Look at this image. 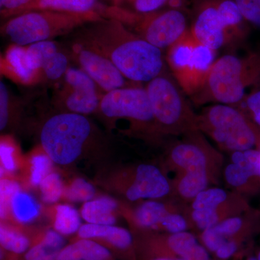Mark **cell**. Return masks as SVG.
<instances>
[{
    "instance_id": "obj_21",
    "label": "cell",
    "mask_w": 260,
    "mask_h": 260,
    "mask_svg": "<svg viewBox=\"0 0 260 260\" xmlns=\"http://www.w3.org/2000/svg\"><path fill=\"white\" fill-rule=\"evenodd\" d=\"M47 214L52 229L63 237L77 234L81 223V215L74 207L69 204L56 203L49 207Z\"/></svg>"
},
{
    "instance_id": "obj_25",
    "label": "cell",
    "mask_w": 260,
    "mask_h": 260,
    "mask_svg": "<svg viewBox=\"0 0 260 260\" xmlns=\"http://www.w3.org/2000/svg\"><path fill=\"white\" fill-rule=\"evenodd\" d=\"M60 49L57 43L51 40L34 43L25 47V59L28 68L39 77L44 64Z\"/></svg>"
},
{
    "instance_id": "obj_2",
    "label": "cell",
    "mask_w": 260,
    "mask_h": 260,
    "mask_svg": "<svg viewBox=\"0 0 260 260\" xmlns=\"http://www.w3.org/2000/svg\"><path fill=\"white\" fill-rule=\"evenodd\" d=\"M40 148L54 164L65 169L80 162L107 164L113 150L110 133L98 126L88 116L55 112L39 126Z\"/></svg>"
},
{
    "instance_id": "obj_18",
    "label": "cell",
    "mask_w": 260,
    "mask_h": 260,
    "mask_svg": "<svg viewBox=\"0 0 260 260\" xmlns=\"http://www.w3.org/2000/svg\"><path fill=\"white\" fill-rule=\"evenodd\" d=\"M43 210L37 200L23 189H19L13 195L3 221L28 225L37 220Z\"/></svg>"
},
{
    "instance_id": "obj_3",
    "label": "cell",
    "mask_w": 260,
    "mask_h": 260,
    "mask_svg": "<svg viewBox=\"0 0 260 260\" xmlns=\"http://www.w3.org/2000/svg\"><path fill=\"white\" fill-rule=\"evenodd\" d=\"M259 83V54H226L214 61L203 86L191 98L197 104L233 105L242 102L249 87Z\"/></svg>"
},
{
    "instance_id": "obj_14",
    "label": "cell",
    "mask_w": 260,
    "mask_h": 260,
    "mask_svg": "<svg viewBox=\"0 0 260 260\" xmlns=\"http://www.w3.org/2000/svg\"><path fill=\"white\" fill-rule=\"evenodd\" d=\"M46 229L1 220V260H21L25 253L40 239Z\"/></svg>"
},
{
    "instance_id": "obj_34",
    "label": "cell",
    "mask_w": 260,
    "mask_h": 260,
    "mask_svg": "<svg viewBox=\"0 0 260 260\" xmlns=\"http://www.w3.org/2000/svg\"><path fill=\"white\" fill-rule=\"evenodd\" d=\"M22 189V185L17 179L13 178L1 177L0 180V213L1 220H3L8 213L10 200L13 195L19 189Z\"/></svg>"
},
{
    "instance_id": "obj_36",
    "label": "cell",
    "mask_w": 260,
    "mask_h": 260,
    "mask_svg": "<svg viewBox=\"0 0 260 260\" xmlns=\"http://www.w3.org/2000/svg\"><path fill=\"white\" fill-rule=\"evenodd\" d=\"M191 216L198 227L203 231L215 226L219 223V215L217 208L194 210Z\"/></svg>"
},
{
    "instance_id": "obj_27",
    "label": "cell",
    "mask_w": 260,
    "mask_h": 260,
    "mask_svg": "<svg viewBox=\"0 0 260 260\" xmlns=\"http://www.w3.org/2000/svg\"><path fill=\"white\" fill-rule=\"evenodd\" d=\"M1 177L15 179L18 172H21L25 160L19 156L16 148L8 141L2 140L0 146Z\"/></svg>"
},
{
    "instance_id": "obj_47",
    "label": "cell",
    "mask_w": 260,
    "mask_h": 260,
    "mask_svg": "<svg viewBox=\"0 0 260 260\" xmlns=\"http://www.w3.org/2000/svg\"><path fill=\"white\" fill-rule=\"evenodd\" d=\"M247 260H258L257 258L255 256H251V257L248 258Z\"/></svg>"
},
{
    "instance_id": "obj_48",
    "label": "cell",
    "mask_w": 260,
    "mask_h": 260,
    "mask_svg": "<svg viewBox=\"0 0 260 260\" xmlns=\"http://www.w3.org/2000/svg\"><path fill=\"white\" fill-rule=\"evenodd\" d=\"M257 259L260 260V252L259 253V254H258Z\"/></svg>"
},
{
    "instance_id": "obj_40",
    "label": "cell",
    "mask_w": 260,
    "mask_h": 260,
    "mask_svg": "<svg viewBox=\"0 0 260 260\" xmlns=\"http://www.w3.org/2000/svg\"><path fill=\"white\" fill-rule=\"evenodd\" d=\"M202 239L205 247L213 252L218 250V248L227 240V239L222 237L214 227L203 231Z\"/></svg>"
},
{
    "instance_id": "obj_35",
    "label": "cell",
    "mask_w": 260,
    "mask_h": 260,
    "mask_svg": "<svg viewBox=\"0 0 260 260\" xmlns=\"http://www.w3.org/2000/svg\"><path fill=\"white\" fill-rule=\"evenodd\" d=\"M247 23L260 29V0H234Z\"/></svg>"
},
{
    "instance_id": "obj_42",
    "label": "cell",
    "mask_w": 260,
    "mask_h": 260,
    "mask_svg": "<svg viewBox=\"0 0 260 260\" xmlns=\"http://www.w3.org/2000/svg\"><path fill=\"white\" fill-rule=\"evenodd\" d=\"M238 249L237 242L233 239H227L215 251L217 257L220 259H227L235 254Z\"/></svg>"
},
{
    "instance_id": "obj_11",
    "label": "cell",
    "mask_w": 260,
    "mask_h": 260,
    "mask_svg": "<svg viewBox=\"0 0 260 260\" xmlns=\"http://www.w3.org/2000/svg\"><path fill=\"white\" fill-rule=\"evenodd\" d=\"M66 51L70 59L78 63L80 69L83 70L105 93L126 87L127 79L102 53L75 42Z\"/></svg>"
},
{
    "instance_id": "obj_20",
    "label": "cell",
    "mask_w": 260,
    "mask_h": 260,
    "mask_svg": "<svg viewBox=\"0 0 260 260\" xmlns=\"http://www.w3.org/2000/svg\"><path fill=\"white\" fill-rule=\"evenodd\" d=\"M171 158L186 172L207 170L208 158L204 149L195 143H180L172 149Z\"/></svg>"
},
{
    "instance_id": "obj_7",
    "label": "cell",
    "mask_w": 260,
    "mask_h": 260,
    "mask_svg": "<svg viewBox=\"0 0 260 260\" xmlns=\"http://www.w3.org/2000/svg\"><path fill=\"white\" fill-rule=\"evenodd\" d=\"M197 127L234 152L250 150L256 142L255 133L242 113L227 104H214L205 109L197 116Z\"/></svg>"
},
{
    "instance_id": "obj_26",
    "label": "cell",
    "mask_w": 260,
    "mask_h": 260,
    "mask_svg": "<svg viewBox=\"0 0 260 260\" xmlns=\"http://www.w3.org/2000/svg\"><path fill=\"white\" fill-rule=\"evenodd\" d=\"M96 189L90 181L77 177L64 182L62 200L68 203H86L97 197Z\"/></svg>"
},
{
    "instance_id": "obj_19",
    "label": "cell",
    "mask_w": 260,
    "mask_h": 260,
    "mask_svg": "<svg viewBox=\"0 0 260 260\" xmlns=\"http://www.w3.org/2000/svg\"><path fill=\"white\" fill-rule=\"evenodd\" d=\"M54 162L40 148L25 159L20 179L28 187L38 189L43 179L54 171Z\"/></svg>"
},
{
    "instance_id": "obj_8",
    "label": "cell",
    "mask_w": 260,
    "mask_h": 260,
    "mask_svg": "<svg viewBox=\"0 0 260 260\" xmlns=\"http://www.w3.org/2000/svg\"><path fill=\"white\" fill-rule=\"evenodd\" d=\"M168 50V64L173 77L186 95L191 97L203 86L215 61V51L200 44L189 29Z\"/></svg>"
},
{
    "instance_id": "obj_24",
    "label": "cell",
    "mask_w": 260,
    "mask_h": 260,
    "mask_svg": "<svg viewBox=\"0 0 260 260\" xmlns=\"http://www.w3.org/2000/svg\"><path fill=\"white\" fill-rule=\"evenodd\" d=\"M66 245L62 235L53 229H46L40 239L25 253L21 260H39L58 254Z\"/></svg>"
},
{
    "instance_id": "obj_39",
    "label": "cell",
    "mask_w": 260,
    "mask_h": 260,
    "mask_svg": "<svg viewBox=\"0 0 260 260\" xmlns=\"http://www.w3.org/2000/svg\"><path fill=\"white\" fill-rule=\"evenodd\" d=\"M242 225V218L239 217H233V218L225 219L223 221L219 222L213 227L222 237L229 239V238L234 237L237 233L240 232Z\"/></svg>"
},
{
    "instance_id": "obj_13",
    "label": "cell",
    "mask_w": 260,
    "mask_h": 260,
    "mask_svg": "<svg viewBox=\"0 0 260 260\" xmlns=\"http://www.w3.org/2000/svg\"><path fill=\"white\" fill-rule=\"evenodd\" d=\"M74 239L95 241L112 251L117 259H138L133 234L122 227L85 223L82 224Z\"/></svg>"
},
{
    "instance_id": "obj_15",
    "label": "cell",
    "mask_w": 260,
    "mask_h": 260,
    "mask_svg": "<svg viewBox=\"0 0 260 260\" xmlns=\"http://www.w3.org/2000/svg\"><path fill=\"white\" fill-rule=\"evenodd\" d=\"M167 205L160 202L149 200L130 210L121 203V214L125 217L131 226L139 231L140 234L158 229L160 222L169 214Z\"/></svg>"
},
{
    "instance_id": "obj_6",
    "label": "cell",
    "mask_w": 260,
    "mask_h": 260,
    "mask_svg": "<svg viewBox=\"0 0 260 260\" xmlns=\"http://www.w3.org/2000/svg\"><path fill=\"white\" fill-rule=\"evenodd\" d=\"M109 13L126 26L133 27V32L160 50L172 47L189 29L183 10L167 8L138 15L112 7Z\"/></svg>"
},
{
    "instance_id": "obj_1",
    "label": "cell",
    "mask_w": 260,
    "mask_h": 260,
    "mask_svg": "<svg viewBox=\"0 0 260 260\" xmlns=\"http://www.w3.org/2000/svg\"><path fill=\"white\" fill-rule=\"evenodd\" d=\"M74 32V42L107 56L128 80L148 83L164 72L162 50L118 19L104 18Z\"/></svg>"
},
{
    "instance_id": "obj_17",
    "label": "cell",
    "mask_w": 260,
    "mask_h": 260,
    "mask_svg": "<svg viewBox=\"0 0 260 260\" xmlns=\"http://www.w3.org/2000/svg\"><path fill=\"white\" fill-rule=\"evenodd\" d=\"M56 260H117V258L95 241L73 239L58 253Z\"/></svg>"
},
{
    "instance_id": "obj_16",
    "label": "cell",
    "mask_w": 260,
    "mask_h": 260,
    "mask_svg": "<svg viewBox=\"0 0 260 260\" xmlns=\"http://www.w3.org/2000/svg\"><path fill=\"white\" fill-rule=\"evenodd\" d=\"M121 214V203L109 195H99L83 203L80 215L86 223L115 225Z\"/></svg>"
},
{
    "instance_id": "obj_28",
    "label": "cell",
    "mask_w": 260,
    "mask_h": 260,
    "mask_svg": "<svg viewBox=\"0 0 260 260\" xmlns=\"http://www.w3.org/2000/svg\"><path fill=\"white\" fill-rule=\"evenodd\" d=\"M208 183L207 170L186 172L179 181L178 190L183 198L191 199L196 198L197 195L201 191H204L208 186Z\"/></svg>"
},
{
    "instance_id": "obj_44",
    "label": "cell",
    "mask_w": 260,
    "mask_h": 260,
    "mask_svg": "<svg viewBox=\"0 0 260 260\" xmlns=\"http://www.w3.org/2000/svg\"><path fill=\"white\" fill-rule=\"evenodd\" d=\"M247 106L254 115V120L260 126V91L251 94L248 99Z\"/></svg>"
},
{
    "instance_id": "obj_9",
    "label": "cell",
    "mask_w": 260,
    "mask_h": 260,
    "mask_svg": "<svg viewBox=\"0 0 260 260\" xmlns=\"http://www.w3.org/2000/svg\"><path fill=\"white\" fill-rule=\"evenodd\" d=\"M98 85L83 70L70 68L52 97L56 112L88 116L97 113L102 98Z\"/></svg>"
},
{
    "instance_id": "obj_46",
    "label": "cell",
    "mask_w": 260,
    "mask_h": 260,
    "mask_svg": "<svg viewBox=\"0 0 260 260\" xmlns=\"http://www.w3.org/2000/svg\"><path fill=\"white\" fill-rule=\"evenodd\" d=\"M148 260H177L170 257H155Z\"/></svg>"
},
{
    "instance_id": "obj_33",
    "label": "cell",
    "mask_w": 260,
    "mask_h": 260,
    "mask_svg": "<svg viewBox=\"0 0 260 260\" xmlns=\"http://www.w3.org/2000/svg\"><path fill=\"white\" fill-rule=\"evenodd\" d=\"M227 194L225 190L219 188L207 189L201 191L194 198L193 210L203 208H218L220 204L225 201Z\"/></svg>"
},
{
    "instance_id": "obj_38",
    "label": "cell",
    "mask_w": 260,
    "mask_h": 260,
    "mask_svg": "<svg viewBox=\"0 0 260 260\" xmlns=\"http://www.w3.org/2000/svg\"><path fill=\"white\" fill-rule=\"evenodd\" d=\"M187 223L182 215L177 213H169L160 222L158 229L166 231L169 234H177L185 232Z\"/></svg>"
},
{
    "instance_id": "obj_12",
    "label": "cell",
    "mask_w": 260,
    "mask_h": 260,
    "mask_svg": "<svg viewBox=\"0 0 260 260\" xmlns=\"http://www.w3.org/2000/svg\"><path fill=\"white\" fill-rule=\"evenodd\" d=\"M189 30L200 44L215 51L223 47L232 38L217 0L195 2Z\"/></svg>"
},
{
    "instance_id": "obj_45",
    "label": "cell",
    "mask_w": 260,
    "mask_h": 260,
    "mask_svg": "<svg viewBox=\"0 0 260 260\" xmlns=\"http://www.w3.org/2000/svg\"><path fill=\"white\" fill-rule=\"evenodd\" d=\"M244 153L250 162L254 176L260 177V152L250 149L244 151Z\"/></svg>"
},
{
    "instance_id": "obj_41",
    "label": "cell",
    "mask_w": 260,
    "mask_h": 260,
    "mask_svg": "<svg viewBox=\"0 0 260 260\" xmlns=\"http://www.w3.org/2000/svg\"><path fill=\"white\" fill-rule=\"evenodd\" d=\"M30 0H0V13L2 18L8 20L21 9Z\"/></svg>"
},
{
    "instance_id": "obj_23",
    "label": "cell",
    "mask_w": 260,
    "mask_h": 260,
    "mask_svg": "<svg viewBox=\"0 0 260 260\" xmlns=\"http://www.w3.org/2000/svg\"><path fill=\"white\" fill-rule=\"evenodd\" d=\"M25 104L15 97L3 80L0 81V131L2 133L15 130L19 114L23 112Z\"/></svg>"
},
{
    "instance_id": "obj_32",
    "label": "cell",
    "mask_w": 260,
    "mask_h": 260,
    "mask_svg": "<svg viewBox=\"0 0 260 260\" xmlns=\"http://www.w3.org/2000/svg\"><path fill=\"white\" fill-rule=\"evenodd\" d=\"M114 7L128 13L144 15L158 11L167 5L169 0H113Z\"/></svg>"
},
{
    "instance_id": "obj_43",
    "label": "cell",
    "mask_w": 260,
    "mask_h": 260,
    "mask_svg": "<svg viewBox=\"0 0 260 260\" xmlns=\"http://www.w3.org/2000/svg\"><path fill=\"white\" fill-rule=\"evenodd\" d=\"M177 260H210V256L204 246L198 244L186 255Z\"/></svg>"
},
{
    "instance_id": "obj_31",
    "label": "cell",
    "mask_w": 260,
    "mask_h": 260,
    "mask_svg": "<svg viewBox=\"0 0 260 260\" xmlns=\"http://www.w3.org/2000/svg\"><path fill=\"white\" fill-rule=\"evenodd\" d=\"M70 56L67 51H56L43 66L42 76L49 81H57L66 74L70 67Z\"/></svg>"
},
{
    "instance_id": "obj_30",
    "label": "cell",
    "mask_w": 260,
    "mask_h": 260,
    "mask_svg": "<svg viewBox=\"0 0 260 260\" xmlns=\"http://www.w3.org/2000/svg\"><path fill=\"white\" fill-rule=\"evenodd\" d=\"M14 46L8 51L7 56L8 64L11 66L13 73L20 81L25 83H31L39 76L28 68L25 59V47Z\"/></svg>"
},
{
    "instance_id": "obj_29",
    "label": "cell",
    "mask_w": 260,
    "mask_h": 260,
    "mask_svg": "<svg viewBox=\"0 0 260 260\" xmlns=\"http://www.w3.org/2000/svg\"><path fill=\"white\" fill-rule=\"evenodd\" d=\"M64 182L59 173L53 171L43 179L38 189L42 202L54 205L62 199Z\"/></svg>"
},
{
    "instance_id": "obj_4",
    "label": "cell",
    "mask_w": 260,
    "mask_h": 260,
    "mask_svg": "<svg viewBox=\"0 0 260 260\" xmlns=\"http://www.w3.org/2000/svg\"><path fill=\"white\" fill-rule=\"evenodd\" d=\"M104 18L97 10L83 13L32 10L6 20L1 32L14 45L27 47L69 34Z\"/></svg>"
},
{
    "instance_id": "obj_22",
    "label": "cell",
    "mask_w": 260,
    "mask_h": 260,
    "mask_svg": "<svg viewBox=\"0 0 260 260\" xmlns=\"http://www.w3.org/2000/svg\"><path fill=\"white\" fill-rule=\"evenodd\" d=\"M98 0H30L13 17L32 10H56V11L83 12L97 10Z\"/></svg>"
},
{
    "instance_id": "obj_37",
    "label": "cell",
    "mask_w": 260,
    "mask_h": 260,
    "mask_svg": "<svg viewBox=\"0 0 260 260\" xmlns=\"http://www.w3.org/2000/svg\"><path fill=\"white\" fill-rule=\"evenodd\" d=\"M225 177L230 185L239 187L245 184L249 178L253 176L248 169L233 162L227 166Z\"/></svg>"
},
{
    "instance_id": "obj_5",
    "label": "cell",
    "mask_w": 260,
    "mask_h": 260,
    "mask_svg": "<svg viewBox=\"0 0 260 260\" xmlns=\"http://www.w3.org/2000/svg\"><path fill=\"white\" fill-rule=\"evenodd\" d=\"M155 125L166 133L197 128L195 116L174 77L162 73L147 84Z\"/></svg>"
},
{
    "instance_id": "obj_10",
    "label": "cell",
    "mask_w": 260,
    "mask_h": 260,
    "mask_svg": "<svg viewBox=\"0 0 260 260\" xmlns=\"http://www.w3.org/2000/svg\"><path fill=\"white\" fill-rule=\"evenodd\" d=\"M97 114L108 126L117 119H126L140 124L153 122V107L146 89L125 87L104 94Z\"/></svg>"
}]
</instances>
